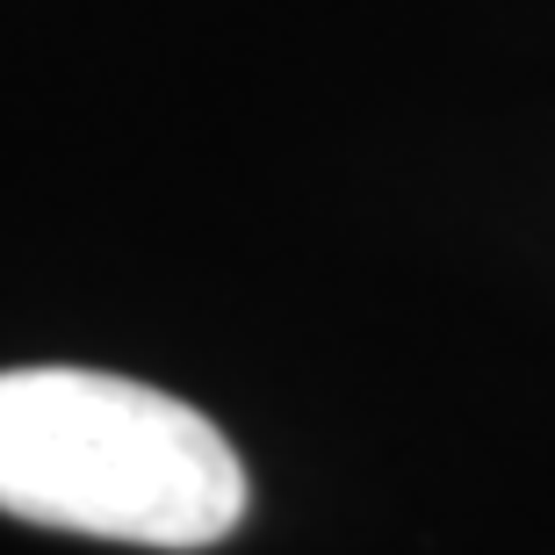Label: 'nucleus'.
<instances>
[{"mask_svg": "<svg viewBox=\"0 0 555 555\" xmlns=\"http://www.w3.org/2000/svg\"><path fill=\"white\" fill-rule=\"evenodd\" d=\"M0 513L130 548H209L246 519V462L195 404L152 383L8 369Z\"/></svg>", "mask_w": 555, "mask_h": 555, "instance_id": "obj_1", "label": "nucleus"}]
</instances>
